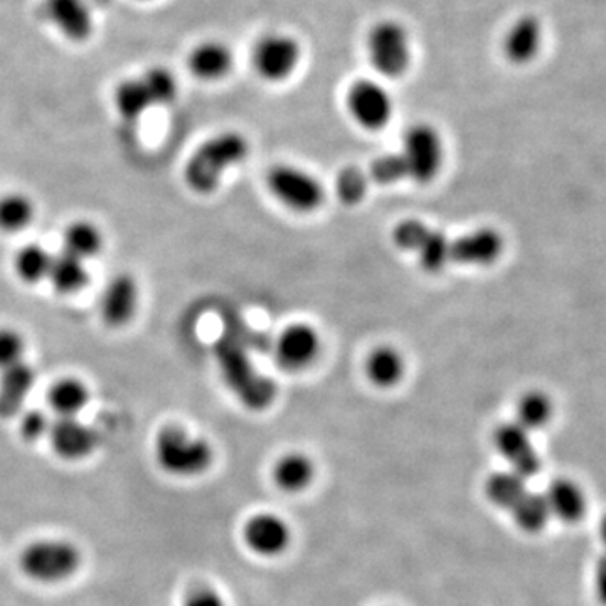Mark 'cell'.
I'll list each match as a JSON object with an SVG mask.
<instances>
[{
  "mask_svg": "<svg viewBox=\"0 0 606 606\" xmlns=\"http://www.w3.org/2000/svg\"><path fill=\"white\" fill-rule=\"evenodd\" d=\"M400 154L407 165L408 178L416 184H430L442 169V137L435 127L416 123L404 133Z\"/></svg>",
  "mask_w": 606,
  "mask_h": 606,
  "instance_id": "52a82bcc",
  "label": "cell"
},
{
  "mask_svg": "<svg viewBox=\"0 0 606 606\" xmlns=\"http://www.w3.org/2000/svg\"><path fill=\"white\" fill-rule=\"evenodd\" d=\"M542 46V25L534 15H524L510 25L504 37V54L513 65H528Z\"/></svg>",
  "mask_w": 606,
  "mask_h": 606,
  "instance_id": "ac0fdd59",
  "label": "cell"
},
{
  "mask_svg": "<svg viewBox=\"0 0 606 606\" xmlns=\"http://www.w3.org/2000/svg\"><path fill=\"white\" fill-rule=\"evenodd\" d=\"M368 177L379 186H389L400 181H407L408 171L400 152L397 154H386L376 159L369 167ZM410 181V178H408Z\"/></svg>",
  "mask_w": 606,
  "mask_h": 606,
  "instance_id": "e575fe53",
  "label": "cell"
},
{
  "mask_svg": "<svg viewBox=\"0 0 606 606\" xmlns=\"http://www.w3.org/2000/svg\"><path fill=\"white\" fill-rule=\"evenodd\" d=\"M51 423L46 414L40 410L28 411L21 420V435L28 442H37L44 435H50Z\"/></svg>",
  "mask_w": 606,
  "mask_h": 606,
  "instance_id": "8d00e7d4",
  "label": "cell"
},
{
  "mask_svg": "<svg viewBox=\"0 0 606 606\" xmlns=\"http://www.w3.org/2000/svg\"><path fill=\"white\" fill-rule=\"evenodd\" d=\"M44 18L63 36L83 43L94 34L95 21L86 0H44Z\"/></svg>",
  "mask_w": 606,
  "mask_h": 606,
  "instance_id": "5bb4252c",
  "label": "cell"
},
{
  "mask_svg": "<svg viewBox=\"0 0 606 606\" xmlns=\"http://www.w3.org/2000/svg\"><path fill=\"white\" fill-rule=\"evenodd\" d=\"M314 478V462L303 453H286L273 467V481L286 494L303 493L311 487Z\"/></svg>",
  "mask_w": 606,
  "mask_h": 606,
  "instance_id": "7402d4cb",
  "label": "cell"
},
{
  "mask_svg": "<svg viewBox=\"0 0 606 606\" xmlns=\"http://www.w3.org/2000/svg\"><path fill=\"white\" fill-rule=\"evenodd\" d=\"M368 56L372 68L386 78H400L410 69L411 37L398 21H379L368 34Z\"/></svg>",
  "mask_w": 606,
  "mask_h": 606,
  "instance_id": "5b68a950",
  "label": "cell"
},
{
  "mask_svg": "<svg viewBox=\"0 0 606 606\" xmlns=\"http://www.w3.org/2000/svg\"><path fill=\"white\" fill-rule=\"evenodd\" d=\"M140 79L145 86L152 107L172 104L177 97V79L169 69L155 66V68L147 69L145 75Z\"/></svg>",
  "mask_w": 606,
  "mask_h": 606,
  "instance_id": "d6a6232c",
  "label": "cell"
},
{
  "mask_svg": "<svg viewBox=\"0 0 606 606\" xmlns=\"http://www.w3.org/2000/svg\"><path fill=\"white\" fill-rule=\"evenodd\" d=\"M321 354V336L312 325H289L275 344V357L280 368L302 371Z\"/></svg>",
  "mask_w": 606,
  "mask_h": 606,
  "instance_id": "7c38bea8",
  "label": "cell"
},
{
  "mask_svg": "<svg viewBox=\"0 0 606 606\" xmlns=\"http://www.w3.org/2000/svg\"><path fill=\"white\" fill-rule=\"evenodd\" d=\"M250 154L247 137L238 132H225L204 142L191 155L184 169L187 186L199 194L218 190L223 175Z\"/></svg>",
  "mask_w": 606,
  "mask_h": 606,
  "instance_id": "7a4b0ae2",
  "label": "cell"
},
{
  "mask_svg": "<svg viewBox=\"0 0 606 606\" xmlns=\"http://www.w3.org/2000/svg\"><path fill=\"white\" fill-rule=\"evenodd\" d=\"M24 350L25 340L18 331L0 328V371L22 362Z\"/></svg>",
  "mask_w": 606,
  "mask_h": 606,
  "instance_id": "d590c367",
  "label": "cell"
},
{
  "mask_svg": "<svg viewBox=\"0 0 606 606\" xmlns=\"http://www.w3.org/2000/svg\"><path fill=\"white\" fill-rule=\"evenodd\" d=\"M599 539H602L603 545L606 548V513L599 521Z\"/></svg>",
  "mask_w": 606,
  "mask_h": 606,
  "instance_id": "ab89813d",
  "label": "cell"
},
{
  "mask_svg": "<svg viewBox=\"0 0 606 606\" xmlns=\"http://www.w3.org/2000/svg\"><path fill=\"white\" fill-rule=\"evenodd\" d=\"M504 248L506 241L497 229H475L474 232L453 239L452 263L490 267L502 257Z\"/></svg>",
  "mask_w": 606,
  "mask_h": 606,
  "instance_id": "9a60e30c",
  "label": "cell"
},
{
  "mask_svg": "<svg viewBox=\"0 0 606 606\" xmlns=\"http://www.w3.org/2000/svg\"><path fill=\"white\" fill-rule=\"evenodd\" d=\"M182 606H226L225 599L219 596L215 589L206 588V586H199V588L191 589L187 593L184 605Z\"/></svg>",
  "mask_w": 606,
  "mask_h": 606,
  "instance_id": "74e56055",
  "label": "cell"
},
{
  "mask_svg": "<svg viewBox=\"0 0 606 606\" xmlns=\"http://www.w3.org/2000/svg\"><path fill=\"white\" fill-rule=\"evenodd\" d=\"M369 177L356 167H347L337 175L336 191L339 199L346 206H354L364 199L368 193Z\"/></svg>",
  "mask_w": 606,
  "mask_h": 606,
  "instance_id": "836d02e7",
  "label": "cell"
},
{
  "mask_svg": "<svg viewBox=\"0 0 606 606\" xmlns=\"http://www.w3.org/2000/svg\"><path fill=\"white\" fill-rule=\"evenodd\" d=\"M36 209L33 201L24 194L12 193L0 197V229L18 232L33 223Z\"/></svg>",
  "mask_w": 606,
  "mask_h": 606,
  "instance_id": "4dcf8cb0",
  "label": "cell"
},
{
  "mask_svg": "<svg viewBox=\"0 0 606 606\" xmlns=\"http://www.w3.org/2000/svg\"><path fill=\"white\" fill-rule=\"evenodd\" d=\"M36 372L28 362L15 364L2 371L0 378V418H12L22 410L29 392L33 391Z\"/></svg>",
  "mask_w": 606,
  "mask_h": 606,
  "instance_id": "d6986e66",
  "label": "cell"
},
{
  "mask_svg": "<svg viewBox=\"0 0 606 606\" xmlns=\"http://www.w3.org/2000/svg\"><path fill=\"white\" fill-rule=\"evenodd\" d=\"M302 47L295 37L283 33H270L255 44L251 61L261 78L270 83L289 79L299 68Z\"/></svg>",
  "mask_w": 606,
  "mask_h": 606,
  "instance_id": "9c48e42d",
  "label": "cell"
},
{
  "mask_svg": "<svg viewBox=\"0 0 606 606\" xmlns=\"http://www.w3.org/2000/svg\"><path fill=\"white\" fill-rule=\"evenodd\" d=\"M115 107L126 120H139L152 107L142 79L121 82L115 89Z\"/></svg>",
  "mask_w": 606,
  "mask_h": 606,
  "instance_id": "f546056e",
  "label": "cell"
},
{
  "mask_svg": "<svg viewBox=\"0 0 606 606\" xmlns=\"http://www.w3.org/2000/svg\"><path fill=\"white\" fill-rule=\"evenodd\" d=\"M347 110L357 126L366 130H381L391 120L394 105L388 89L375 79H357L346 97Z\"/></svg>",
  "mask_w": 606,
  "mask_h": 606,
  "instance_id": "30bf717a",
  "label": "cell"
},
{
  "mask_svg": "<svg viewBox=\"0 0 606 606\" xmlns=\"http://www.w3.org/2000/svg\"><path fill=\"white\" fill-rule=\"evenodd\" d=\"M494 445L510 465V470L526 480L541 474L542 462L538 450L532 445L531 432L522 429L521 424L516 421L500 424L494 432Z\"/></svg>",
  "mask_w": 606,
  "mask_h": 606,
  "instance_id": "8fae6325",
  "label": "cell"
},
{
  "mask_svg": "<svg viewBox=\"0 0 606 606\" xmlns=\"http://www.w3.org/2000/svg\"><path fill=\"white\" fill-rule=\"evenodd\" d=\"M215 357L228 388L248 410L263 411L277 398L275 382L258 372L241 340L232 334L219 337Z\"/></svg>",
  "mask_w": 606,
  "mask_h": 606,
  "instance_id": "6da1fadb",
  "label": "cell"
},
{
  "mask_svg": "<svg viewBox=\"0 0 606 606\" xmlns=\"http://www.w3.org/2000/svg\"><path fill=\"white\" fill-rule=\"evenodd\" d=\"M47 279L53 283L56 292L72 295V293L79 292L88 285L89 275L85 261L63 251L57 257H53Z\"/></svg>",
  "mask_w": 606,
  "mask_h": 606,
  "instance_id": "cb8c5ba5",
  "label": "cell"
},
{
  "mask_svg": "<svg viewBox=\"0 0 606 606\" xmlns=\"http://www.w3.org/2000/svg\"><path fill=\"white\" fill-rule=\"evenodd\" d=\"M528 480L512 470L497 472L485 484V496L494 506L502 510H512L528 493Z\"/></svg>",
  "mask_w": 606,
  "mask_h": 606,
  "instance_id": "d4e9b609",
  "label": "cell"
},
{
  "mask_svg": "<svg viewBox=\"0 0 606 606\" xmlns=\"http://www.w3.org/2000/svg\"><path fill=\"white\" fill-rule=\"evenodd\" d=\"M104 248V236L97 226L88 221H76L68 226L63 238V251L86 261L97 257Z\"/></svg>",
  "mask_w": 606,
  "mask_h": 606,
  "instance_id": "4316f807",
  "label": "cell"
},
{
  "mask_svg": "<svg viewBox=\"0 0 606 606\" xmlns=\"http://www.w3.org/2000/svg\"><path fill=\"white\" fill-rule=\"evenodd\" d=\"M551 516L563 522H578L585 518L586 496L576 481L558 478L544 494Z\"/></svg>",
  "mask_w": 606,
  "mask_h": 606,
  "instance_id": "44dd1931",
  "label": "cell"
},
{
  "mask_svg": "<svg viewBox=\"0 0 606 606\" xmlns=\"http://www.w3.org/2000/svg\"><path fill=\"white\" fill-rule=\"evenodd\" d=\"M139 283L129 273L115 277L101 295V315L111 327H121L132 321L139 307Z\"/></svg>",
  "mask_w": 606,
  "mask_h": 606,
  "instance_id": "e0dca14e",
  "label": "cell"
},
{
  "mask_svg": "<svg viewBox=\"0 0 606 606\" xmlns=\"http://www.w3.org/2000/svg\"><path fill=\"white\" fill-rule=\"evenodd\" d=\"M268 190L283 206L296 213H312L324 203L321 182L293 165H275L267 175Z\"/></svg>",
  "mask_w": 606,
  "mask_h": 606,
  "instance_id": "ba28073f",
  "label": "cell"
},
{
  "mask_svg": "<svg viewBox=\"0 0 606 606\" xmlns=\"http://www.w3.org/2000/svg\"><path fill=\"white\" fill-rule=\"evenodd\" d=\"M595 592L599 602L606 606V553L599 558L595 566Z\"/></svg>",
  "mask_w": 606,
  "mask_h": 606,
  "instance_id": "f35d334b",
  "label": "cell"
},
{
  "mask_svg": "<svg viewBox=\"0 0 606 606\" xmlns=\"http://www.w3.org/2000/svg\"><path fill=\"white\" fill-rule=\"evenodd\" d=\"M50 407L59 418H76V414L88 404L89 392L85 382L78 379H61L47 394Z\"/></svg>",
  "mask_w": 606,
  "mask_h": 606,
  "instance_id": "484cf974",
  "label": "cell"
},
{
  "mask_svg": "<svg viewBox=\"0 0 606 606\" xmlns=\"http://www.w3.org/2000/svg\"><path fill=\"white\" fill-rule=\"evenodd\" d=\"M232 57L231 50L221 41H206L197 44L191 51L187 66L196 78L203 82H219L231 72Z\"/></svg>",
  "mask_w": 606,
  "mask_h": 606,
  "instance_id": "ffe728a7",
  "label": "cell"
},
{
  "mask_svg": "<svg viewBox=\"0 0 606 606\" xmlns=\"http://www.w3.org/2000/svg\"><path fill=\"white\" fill-rule=\"evenodd\" d=\"M553 411V403L548 394L541 391H529L519 400L516 423L521 424L528 432H534L550 423Z\"/></svg>",
  "mask_w": 606,
  "mask_h": 606,
  "instance_id": "f1b7e54d",
  "label": "cell"
},
{
  "mask_svg": "<svg viewBox=\"0 0 606 606\" xmlns=\"http://www.w3.org/2000/svg\"><path fill=\"white\" fill-rule=\"evenodd\" d=\"M213 448L203 439L177 426H167L155 439V458L162 470L175 477H197L213 464Z\"/></svg>",
  "mask_w": 606,
  "mask_h": 606,
  "instance_id": "3957f363",
  "label": "cell"
},
{
  "mask_svg": "<svg viewBox=\"0 0 606 606\" xmlns=\"http://www.w3.org/2000/svg\"><path fill=\"white\" fill-rule=\"evenodd\" d=\"M22 573L34 582L61 583L72 578L82 564V553L73 542L46 539L29 544L19 558Z\"/></svg>",
  "mask_w": 606,
  "mask_h": 606,
  "instance_id": "277c9868",
  "label": "cell"
},
{
  "mask_svg": "<svg viewBox=\"0 0 606 606\" xmlns=\"http://www.w3.org/2000/svg\"><path fill=\"white\" fill-rule=\"evenodd\" d=\"M404 359L394 347L381 346L369 354L366 360V375L372 385L381 389L392 388L403 379Z\"/></svg>",
  "mask_w": 606,
  "mask_h": 606,
  "instance_id": "603a6c76",
  "label": "cell"
},
{
  "mask_svg": "<svg viewBox=\"0 0 606 606\" xmlns=\"http://www.w3.org/2000/svg\"><path fill=\"white\" fill-rule=\"evenodd\" d=\"M242 539L258 556L277 558L289 550L292 531L275 513H255L242 529Z\"/></svg>",
  "mask_w": 606,
  "mask_h": 606,
  "instance_id": "4fadbf2b",
  "label": "cell"
},
{
  "mask_svg": "<svg viewBox=\"0 0 606 606\" xmlns=\"http://www.w3.org/2000/svg\"><path fill=\"white\" fill-rule=\"evenodd\" d=\"M392 241L400 250L414 253L426 273H439L452 263L453 239L418 219H404L392 229Z\"/></svg>",
  "mask_w": 606,
  "mask_h": 606,
  "instance_id": "8992f818",
  "label": "cell"
},
{
  "mask_svg": "<svg viewBox=\"0 0 606 606\" xmlns=\"http://www.w3.org/2000/svg\"><path fill=\"white\" fill-rule=\"evenodd\" d=\"M51 443L54 452L65 461H82L97 448L98 435L76 418H57L51 423Z\"/></svg>",
  "mask_w": 606,
  "mask_h": 606,
  "instance_id": "2e32d148",
  "label": "cell"
},
{
  "mask_svg": "<svg viewBox=\"0 0 606 606\" xmlns=\"http://www.w3.org/2000/svg\"><path fill=\"white\" fill-rule=\"evenodd\" d=\"M53 257L40 245H28L15 258V270L25 283H37L50 275Z\"/></svg>",
  "mask_w": 606,
  "mask_h": 606,
  "instance_id": "1f68e13d",
  "label": "cell"
},
{
  "mask_svg": "<svg viewBox=\"0 0 606 606\" xmlns=\"http://www.w3.org/2000/svg\"><path fill=\"white\" fill-rule=\"evenodd\" d=\"M510 513L516 526L528 534H538L553 518L544 494H535L531 490H528L524 497L512 507Z\"/></svg>",
  "mask_w": 606,
  "mask_h": 606,
  "instance_id": "83f0119b",
  "label": "cell"
}]
</instances>
